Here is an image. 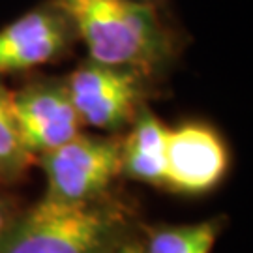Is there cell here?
I'll use <instances>...</instances> for the list:
<instances>
[{"mask_svg":"<svg viewBox=\"0 0 253 253\" xmlns=\"http://www.w3.org/2000/svg\"><path fill=\"white\" fill-rule=\"evenodd\" d=\"M72 23L90 60L150 75L171 56V34L143 0H53Z\"/></svg>","mask_w":253,"mask_h":253,"instance_id":"obj_1","label":"cell"},{"mask_svg":"<svg viewBox=\"0 0 253 253\" xmlns=\"http://www.w3.org/2000/svg\"><path fill=\"white\" fill-rule=\"evenodd\" d=\"M127 210L105 199L68 205L43 197L0 238V253H105L129 236Z\"/></svg>","mask_w":253,"mask_h":253,"instance_id":"obj_2","label":"cell"},{"mask_svg":"<svg viewBox=\"0 0 253 253\" xmlns=\"http://www.w3.org/2000/svg\"><path fill=\"white\" fill-rule=\"evenodd\" d=\"M45 172V197L68 205L103 199L122 174V148L115 139L75 135L72 141L40 156Z\"/></svg>","mask_w":253,"mask_h":253,"instance_id":"obj_3","label":"cell"},{"mask_svg":"<svg viewBox=\"0 0 253 253\" xmlns=\"http://www.w3.org/2000/svg\"><path fill=\"white\" fill-rule=\"evenodd\" d=\"M145 75L107 64H79L68 79V92L83 126L118 131L133 122L145 98Z\"/></svg>","mask_w":253,"mask_h":253,"instance_id":"obj_4","label":"cell"},{"mask_svg":"<svg viewBox=\"0 0 253 253\" xmlns=\"http://www.w3.org/2000/svg\"><path fill=\"white\" fill-rule=\"evenodd\" d=\"M11 109L21 139L34 158L81 133L66 79H38L11 92Z\"/></svg>","mask_w":253,"mask_h":253,"instance_id":"obj_5","label":"cell"},{"mask_svg":"<svg viewBox=\"0 0 253 253\" xmlns=\"http://www.w3.org/2000/svg\"><path fill=\"white\" fill-rule=\"evenodd\" d=\"M229 171V148L214 127L188 122L171 129L165 148V186L180 193H205Z\"/></svg>","mask_w":253,"mask_h":253,"instance_id":"obj_6","label":"cell"},{"mask_svg":"<svg viewBox=\"0 0 253 253\" xmlns=\"http://www.w3.org/2000/svg\"><path fill=\"white\" fill-rule=\"evenodd\" d=\"M72 23L54 4L32 9L0 30V73H15L54 62L70 51Z\"/></svg>","mask_w":253,"mask_h":253,"instance_id":"obj_7","label":"cell"},{"mask_svg":"<svg viewBox=\"0 0 253 253\" xmlns=\"http://www.w3.org/2000/svg\"><path fill=\"white\" fill-rule=\"evenodd\" d=\"M122 148V174L152 186H165V148L169 127L145 105L139 109Z\"/></svg>","mask_w":253,"mask_h":253,"instance_id":"obj_8","label":"cell"},{"mask_svg":"<svg viewBox=\"0 0 253 253\" xmlns=\"http://www.w3.org/2000/svg\"><path fill=\"white\" fill-rule=\"evenodd\" d=\"M36 158L21 139L11 109V92L0 83V184L21 180Z\"/></svg>","mask_w":253,"mask_h":253,"instance_id":"obj_9","label":"cell"},{"mask_svg":"<svg viewBox=\"0 0 253 253\" xmlns=\"http://www.w3.org/2000/svg\"><path fill=\"white\" fill-rule=\"evenodd\" d=\"M219 233V221L172 225L148 233L145 253H210Z\"/></svg>","mask_w":253,"mask_h":253,"instance_id":"obj_10","label":"cell"},{"mask_svg":"<svg viewBox=\"0 0 253 253\" xmlns=\"http://www.w3.org/2000/svg\"><path fill=\"white\" fill-rule=\"evenodd\" d=\"M17 203L13 197H9L8 193L0 191V238L4 236V233L8 231V227L15 221V217L19 216Z\"/></svg>","mask_w":253,"mask_h":253,"instance_id":"obj_11","label":"cell"},{"mask_svg":"<svg viewBox=\"0 0 253 253\" xmlns=\"http://www.w3.org/2000/svg\"><path fill=\"white\" fill-rule=\"evenodd\" d=\"M105 253H145V246L141 244L139 240H135L133 236H126L120 242L109 248Z\"/></svg>","mask_w":253,"mask_h":253,"instance_id":"obj_12","label":"cell"},{"mask_svg":"<svg viewBox=\"0 0 253 253\" xmlns=\"http://www.w3.org/2000/svg\"><path fill=\"white\" fill-rule=\"evenodd\" d=\"M143 2H145V0H143Z\"/></svg>","mask_w":253,"mask_h":253,"instance_id":"obj_13","label":"cell"}]
</instances>
